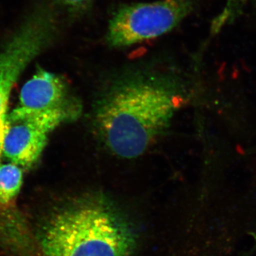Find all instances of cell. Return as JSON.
<instances>
[{
	"label": "cell",
	"instance_id": "6da1fadb",
	"mask_svg": "<svg viewBox=\"0 0 256 256\" xmlns=\"http://www.w3.org/2000/svg\"><path fill=\"white\" fill-rule=\"evenodd\" d=\"M114 82L100 98L95 120L99 136L114 154L140 156L185 102L182 85L169 76L136 72Z\"/></svg>",
	"mask_w": 256,
	"mask_h": 256
},
{
	"label": "cell",
	"instance_id": "7a4b0ae2",
	"mask_svg": "<svg viewBox=\"0 0 256 256\" xmlns=\"http://www.w3.org/2000/svg\"><path fill=\"white\" fill-rule=\"evenodd\" d=\"M34 236L38 256H131L138 240L124 212L97 192L54 207Z\"/></svg>",
	"mask_w": 256,
	"mask_h": 256
},
{
	"label": "cell",
	"instance_id": "3957f363",
	"mask_svg": "<svg viewBox=\"0 0 256 256\" xmlns=\"http://www.w3.org/2000/svg\"><path fill=\"white\" fill-rule=\"evenodd\" d=\"M58 31L56 10L44 3L28 14L0 50V122L6 120L10 95L20 75L53 43Z\"/></svg>",
	"mask_w": 256,
	"mask_h": 256
},
{
	"label": "cell",
	"instance_id": "277c9868",
	"mask_svg": "<svg viewBox=\"0 0 256 256\" xmlns=\"http://www.w3.org/2000/svg\"><path fill=\"white\" fill-rule=\"evenodd\" d=\"M194 0H158L120 5L109 20L106 40L122 48L169 33L191 14Z\"/></svg>",
	"mask_w": 256,
	"mask_h": 256
},
{
	"label": "cell",
	"instance_id": "5b68a950",
	"mask_svg": "<svg viewBox=\"0 0 256 256\" xmlns=\"http://www.w3.org/2000/svg\"><path fill=\"white\" fill-rule=\"evenodd\" d=\"M82 110L80 101L62 77L40 68L22 88L18 105L6 120L16 121L37 114H54L68 122L78 119Z\"/></svg>",
	"mask_w": 256,
	"mask_h": 256
},
{
	"label": "cell",
	"instance_id": "8992f818",
	"mask_svg": "<svg viewBox=\"0 0 256 256\" xmlns=\"http://www.w3.org/2000/svg\"><path fill=\"white\" fill-rule=\"evenodd\" d=\"M66 121L54 114H41L16 121L6 120L2 153L10 162L30 168L40 159L52 131Z\"/></svg>",
	"mask_w": 256,
	"mask_h": 256
},
{
	"label": "cell",
	"instance_id": "52a82bcc",
	"mask_svg": "<svg viewBox=\"0 0 256 256\" xmlns=\"http://www.w3.org/2000/svg\"><path fill=\"white\" fill-rule=\"evenodd\" d=\"M94 1L95 0H57L72 20H78L86 14L92 9Z\"/></svg>",
	"mask_w": 256,
	"mask_h": 256
},
{
	"label": "cell",
	"instance_id": "ba28073f",
	"mask_svg": "<svg viewBox=\"0 0 256 256\" xmlns=\"http://www.w3.org/2000/svg\"><path fill=\"white\" fill-rule=\"evenodd\" d=\"M6 120L0 122V156L3 154V142H4V138L5 130H6Z\"/></svg>",
	"mask_w": 256,
	"mask_h": 256
},
{
	"label": "cell",
	"instance_id": "9c48e42d",
	"mask_svg": "<svg viewBox=\"0 0 256 256\" xmlns=\"http://www.w3.org/2000/svg\"><path fill=\"white\" fill-rule=\"evenodd\" d=\"M255 1L256 2V0H255Z\"/></svg>",
	"mask_w": 256,
	"mask_h": 256
}]
</instances>
